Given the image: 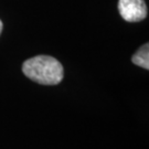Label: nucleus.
I'll return each instance as SVG.
<instances>
[{
  "label": "nucleus",
  "instance_id": "obj_4",
  "mask_svg": "<svg viewBox=\"0 0 149 149\" xmlns=\"http://www.w3.org/2000/svg\"><path fill=\"white\" fill-rule=\"evenodd\" d=\"M2 28H3V24H2V21L0 20V34H1V32H2Z\"/></svg>",
  "mask_w": 149,
  "mask_h": 149
},
{
  "label": "nucleus",
  "instance_id": "obj_3",
  "mask_svg": "<svg viewBox=\"0 0 149 149\" xmlns=\"http://www.w3.org/2000/svg\"><path fill=\"white\" fill-rule=\"evenodd\" d=\"M134 64L138 65L140 68L148 70L149 69V45L148 43L144 44L132 58Z\"/></svg>",
  "mask_w": 149,
  "mask_h": 149
},
{
  "label": "nucleus",
  "instance_id": "obj_2",
  "mask_svg": "<svg viewBox=\"0 0 149 149\" xmlns=\"http://www.w3.org/2000/svg\"><path fill=\"white\" fill-rule=\"evenodd\" d=\"M118 10L124 20L138 22L147 17V6L144 0H119Z\"/></svg>",
  "mask_w": 149,
  "mask_h": 149
},
{
  "label": "nucleus",
  "instance_id": "obj_1",
  "mask_svg": "<svg viewBox=\"0 0 149 149\" xmlns=\"http://www.w3.org/2000/svg\"><path fill=\"white\" fill-rule=\"evenodd\" d=\"M22 72L33 82L42 85H56L63 80V66L49 55H38L22 64Z\"/></svg>",
  "mask_w": 149,
  "mask_h": 149
}]
</instances>
